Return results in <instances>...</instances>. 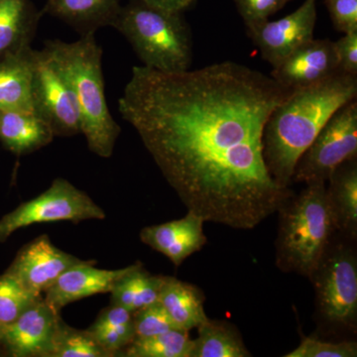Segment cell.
Masks as SVG:
<instances>
[{
	"label": "cell",
	"mask_w": 357,
	"mask_h": 357,
	"mask_svg": "<svg viewBox=\"0 0 357 357\" xmlns=\"http://www.w3.org/2000/svg\"><path fill=\"white\" fill-rule=\"evenodd\" d=\"M165 276L152 275L142 263L136 262L115 283L112 292V304L133 312L159 301L160 291Z\"/></svg>",
	"instance_id": "22"
},
{
	"label": "cell",
	"mask_w": 357,
	"mask_h": 357,
	"mask_svg": "<svg viewBox=\"0 0 357 357\" xmlns=\"http://www.w3.org/2000/svg\"><path fill=\"white\" fill-rule=\"evenodd\" d=\"M32 55L29 47L0 60V109L33 112Z\"/></svg>",
	"instance_id": "19"
},
{
	"label": "cell",
	"mask_w": 357,
	"mask_h": 357,
	"mask_svg": "<svg viewBox=\"0 0 357 357\" xmlns=\"http://www.w3.org/2000/svg\"><path fill=\"white\" fill-rule=\"evenodd\" d=\"M278 213L277 266L310 279L337 234L326 183L306 184L284 202Z\"/></svg>",
	"instance_id": "4"
},
{
	"label": "cell",
	"mask_w": 357,
	"mask_h": 357,
	"mask_svg": "<svg viewBox=\"0 0 357 357\" xmlns=\"http://www.w3.org/2000/svg\"><path fill=\"white\" fill-rule=\"evenodd\" d=\"M50 126L33 112L0 109V142L17 156L34 153L53 142Z\"/></svg>",
	"instance_id": "17"
},
{
	"label": "cell",
	"mask_w": 357,
	"mask_h": 357,
	"mask_svg": "<svg viewBox=\"0 0 357 357\" xmlns=\"http://www.w3.org/2000/svg\"><path fill=\"white\" fill-rule=\"evenodd\" d=\"M44 48L67 77L81 116L82 133L89 149L109 158L121 133L109 109L102 73V49L95 35L75 42L48 40Z\"/></svg>",
	"instance_id": "3"
},
{
	"label": "cell",
	"mask_w": 357,
	"mask_h": 357,
	"mask_svg": "<svg viewBox=\"0 0 357 357\" xmlns=\"http://www.w3.org/2000/svg\"><path fill=\"white\" fill-rule=\"evenodd\" d=\"M31 102L33 114L50 126L55 137L82 133L81 116L72 88L45 48L33 49Z\"/></svg>",
	"instance_id": "9"
},
{
	"label": "cell",
	"mask_w": 357,
	"mask_h": 357,
	"mask_svg": "<svg viewBox=\"0 0 357 357\" xmlns=\"http://www.w3.org/2000/svg\"><path fill=\"white\" fill-rule=\"evenodd\" d=\"M61 319L60 312L40 298L0 330V347L13 357H51Z\"/></svg>",
	"instance_id": "11"
},
{
	"label": "cell",
	"mask_w": 357,
	"mask_h": 357,
	"mask_svg": "<svg viewBox=\"0 0 357 357\" xmlns=\"http://www.w3.org/2000/svg\"><path fill=\"white\" fill-rule=\"evenodd\" d=\"M96 260H86L70 267L43 294L44 300L56 311L77 301L98 294L112 292L115 283L131 268L105 270L96 267Z\"/></svg>",
	"instance_id": "14"
},
{
	"label": "cell",
	"mask_w": 357,
	"mask_h": 357,
	"mask_svg": "<svg viewBox=\"0 0 357 357\" xmlns=\"http://www.w3.org/2000/svg\"><path fill=\"white\" fill-rule=\"evenodd\" d=\"M357 76L337 73L311 86L296 89L270 114L263 132L268 172L283 188H291L296 164L338 109L356 100Z\"/></svg>",
	"instance_id": "2"
},
{
	"label": "cell",
	"mask_w": 357,
	"mask_h": 357,
	"mask_svg": "<svg viewBox=\"0 0 357 357\" xmlns=\"http://www.w3.org/2000/svg\"><path fill=\"white\" fill-rule=\"evenodd\" d=\"M89 330L103 349L112 354V357L121 356V352L133 342V321L130 323L117 326L91 325Z\"/></svg>",
	"instance_id": "29"
},
{
	"label": "cell",
	"mask_w": 357,
	"mask_h": 357,
	"mask_svg": "<svg viewBox=\"0 0 357 357\" xmlns=\"http://www.w3.org/2000/svg\"><path fill=\"white\" fill-rule=\"evenodd\" d=\"M190 357H249L243 338L231 324L206 319L198 326Z\"/></svg>",
	"instance_id": "23"
},
{
	"label": "cell",
	"mask_w": 357,
	"mask_h": 357,
	"mask_svg": "<svg viewBox=\"0 0 357 357\" xmlns=\"http://www.w3.org/2000/svg\"><path fill=\"white\" fill-rule=\"evenodd\" d=\"M204 222L199 215L188 211L180 220L144 227L140 231V241L165 255L175 267H180L208 243L204 232Z\"/></svg>",
	"instance_id": "15"
},
{
	"label": "cell",
	"mask_w": 357,
	"mask_h": 357,
	"mask_svg": "<svg viewBox=\"0 0 357 357\" xmlns=\"http://www.w3.org/2000/svg\"><path fill=\"white\" fill-rule=\"evenodd\" d=\"M105 218L107 213L86 192L64 178H56L46 191L0 218V243H6L16 230L35 223H79Z\"/></svg>",
	"instance_id": "7"
},
{
	"label": "cell",
	"mask_w": 357,
	"mask_h": 357,
	"mask_svg": "<svg viewBox=\"0 0 357 357\" xmlns=\"http://www.w3.org/2000/svg\"><path fill=\"white\" fill-rule=\"evenodd\" d=\"M192 340L189 331L173 328L154 337L135 338L122 357H190Z\"/></svg>",
	"instance_id": "24"
},
{
	"label": "cell",
	"mask_w": 357,
	"mask_h": 357,
	"mask_svg": "<svg viewBox=\"0 0 357 357\" xmlns=\"http://www.w3.org/2000/svg\"><path fill=\"white\" fill-rule=\"evenodd\" d=\"M293 0H234L246 28L269 20L270 16L278 13Z\"/></svg>",
	"instance_id": "30"
},
{
	"label": "cell",
	"mask_w": 357,
	"mask_h": 357,
	"mask_svg": "<svg viewBox=\"0 0 357 357\" xmlns=\"http://www.w3.org/2000/svg\"><path fill=\"white\" fill-rule=\"evenodd\" d=\"M340 72L333 41L312 39L273 68L270 77L292 91L321 83Z\"/></svg>",
	"instance_id": "13"
},
{
	"label": "cell",
	"mask_w": 357,
	"mask_h": 357,
	"mask_svg": "<svg viewBox=\"0 0 357 357\" xmlns=\"http://www.w3.org/2000/svg\"><path fill=\"white\" fill-rule=\"evenodd\" d=\"M135 338L154 337L173 330L175 325L159 302L132 312Z\"/></svg>",
	"instance_id": "27"
},
{
	"label": "cell",
	"mask_w": 357,
	"mask_h": 357,
	"mask_svg": "<svg viewBox=\"0 0 357 357\" xmlns=\"http://www.w3.org/2000/svg\"><path fill=\"white\" fill-rule=\"evenodd\" d=\"M84 261L86 260L58 248L50 237L42 234L18 251L6 272L13 275L30 292L43 296L65 271Z\"/></svg>",
	"instance_id": "12"
},
{
	"label": "cell",
	"mask_w": 357,
	"mask_h": 357,
	"mask_svg": "<svg viewBox=\"0 0 357 357\" xmlns=\"http://www.w3.org/2000/svg\"><path fill=\"white\" fill-rule=\"evenodd\" d=\"M158 302L180 330L190 332L208 319L204 311L203 292L196 286L174 277L165 276Z\"/></svg>",
	"instance_id": "21"
},
{
	"label": "cell",
	"mask_w": 357,
	"mask_h": 357,
	"mask_svg": "<svg viewBox=\"0 0 357 357\" xmlns=\"http://www.w3.org/2000/svg\"><path fill=\"white\" fill-rule=\"evenodd\" d=\"M121 7V0H47L44 13L86 36L112 26Z\"/></svg>",
	"instance_id": "16"
},
{
	"label": "cell",
	"mask_w": 357,
	"mask_h": 357,
	"mask_svg": "<svg viewBox=\"0 0 357 357\" xmlns=\"http://www.w3.org/2000/svg\"><path fill=\"white\" fill-rule=\"evenodd\" d=\"M333 45L340 70L357 76V32L347 33Z\"/></svg>",
	"instance_id": "32"
},
{
	"label": "cell",
	"mask_w": 357,
	"mask_h": 357,
	"mask_svg": "<svg viewBox=\"0 0 357 357\" xmlns=\"http://www.w3.org/2000/svg\"><path fill=\"white\" fill-rule=\"evenodd\" d=\"M326 185L328 199L337 234L347 238L357 236V162L356 159L345 162L331 176Z\"/></svg>",
	"instance_id": "20"
},
{
	"label": "cell",
	"mask_w": 357,
	"mask_h": 357,
	"mask_svg": "<svg viewBox=\"0 0 357 357\" xmlns=\"http://www.w3.org/2000/svg\"><path fill=\"white\" fill-rule=\"evenodd\" d=\"M316 22L317 0H305L299 8L281 20L248 28V34L263 60L275 68L296 49L314 39Z\"/></svg>",
	"instance_id": "10"
},
{
	"label": "cell",
	"mask_w": 357,
	"mask_h": 357,
	"mask_svg": "<svg viewBox=\"0 0 357 357\" xmlns=\"http://www.w3.org/2000/svg\"><path fill=\"white\" fill-rule=\"evenodd\" d=\"M356 342H331L312 337H303L300 344L284 357H356Z\"/></svg>",
	"instance_id": "28"
},
{
	"label": "cell",
	"mask_w": 357,
	"mask_h": 357,
	"mask_svg": "<svg viewBox=\"0 0 357 357\" xmlns=\"http://www.w3.org/2000/svg\"><path fill=\"white\" fill-rule=\"evenodd\" d=\"M42 14L31 0H0V60L31 47Z\"/></svg>",
	"instance_id": "18"
},
{
	"label": "cell",
	"mask_w": 357,
	"mask_h": 357,
	"mask_svg": "<svg viewBox=\"0 0 357 357\" xmlns=\"http://www.w3.org/2000/svg\"><path fill=\"white\" fill-rule=\"evenodd\" d=\"M112 27L128 40L144 67L165 73L191 68L192 31L183 13L130 0L121 6Z\"/></svg>",
	"instance_id": "5"
},
{
	"label": "cell",
	"mask_w": 357,
	"mask_h": 357,
	"mask_svg": "<svg viewBox=\"0 0 357 357\" xmlns=\"http://www.w3.org/2000/svg\"><path fill=\"white\" fill-rule=\"evenodd\" d=\"M333 27L338 32H357V0H325Z\"/></svg>",
	"instance_id": "31"
},
{
	"label": "cell",
	"mask_w": 357,
	"mask_h": 357,
	"mask_svg": "<svg viewBox=\"0 0 357 357\" xmlns=\"http://www.w3.org/2000/svg\"><path fill=\"white\" fill-rule=\"evenodd\" d=\"M142 1L163 10L183 13L194 6L197 0H142Z\"/></svg>",
	"instance_id": "33"
},
{
	"label": "cell",
	"mask_w": 357,
	"mask_h": 357,
	"mask_svg": "<svg viewBox=\"0 0 357 357\" xmlns=\"http://www.w3.org/2000/svg\"><path fill=\"white\" fill-rule=\"evenodd\" d=\"M357 158V102L337 110L296 164L293 183L328 182L345 162Z\"/></svg>",
	"instance_id": "8"
},
{
	"label": "cell",
	"mask_w": 357,
	"mask_h": 357,
	"mask_svg": "<svg viewBox=\"0 0 357 357\" xmlns=\"http://www.w3.org/2000/svg\"><path fill=\"white\" fill-rule=\"evenodd\" d=\"M310 280L316 294L317 310L326 325L337 330L356 331V251L349 244L337 243L333 237Z\"/></svg>",
	"instance_id": "6"
},
{
	"label": "cell",
	"mask_w": 357,
	"mask_h": 357,
	"mask_svg": "<svg viewBox=\"0 0 357 357\" xmlns=\"http://www.w3.org/2000/svg\"><path fill=\"white\" fill-rule=\"evenodd\" d=\"M290 93L231 61L178 73L135 66L119 110L188 211L250 230L294 194L268 172L262 141Z\"/></svg>",
	"instance_id": "1"
},
{
	"label": "cell",
	"mask_w": 357,
	"mask_h": 357,
	"mask_svg": "<svg viewBox=\"0 0 357 357\" xmlns=\"http://www.w3.org/2000/svg\"><path fill=\"white\" fill-rule=\"evenodd\" d=\"M51 357H112L89 330H77L61 319Z\"/></svg>",
	"instance_id": "25"
},
{
	"label": "cell",
	"mask_w": 357,
	"mask_h": 357,
	"mask_svg": "<svg viewBox=\"0 0 357 357\" xmlns=\"http://www.w3.org/2000/svg\"><path fill=\"white\" fill-rule=\"evenodd\" d=\"M42 295L30 292L9 273L0 276V330L13 324Z\"/></svg>",
	"instance_id": "26"
}]
</instances>
